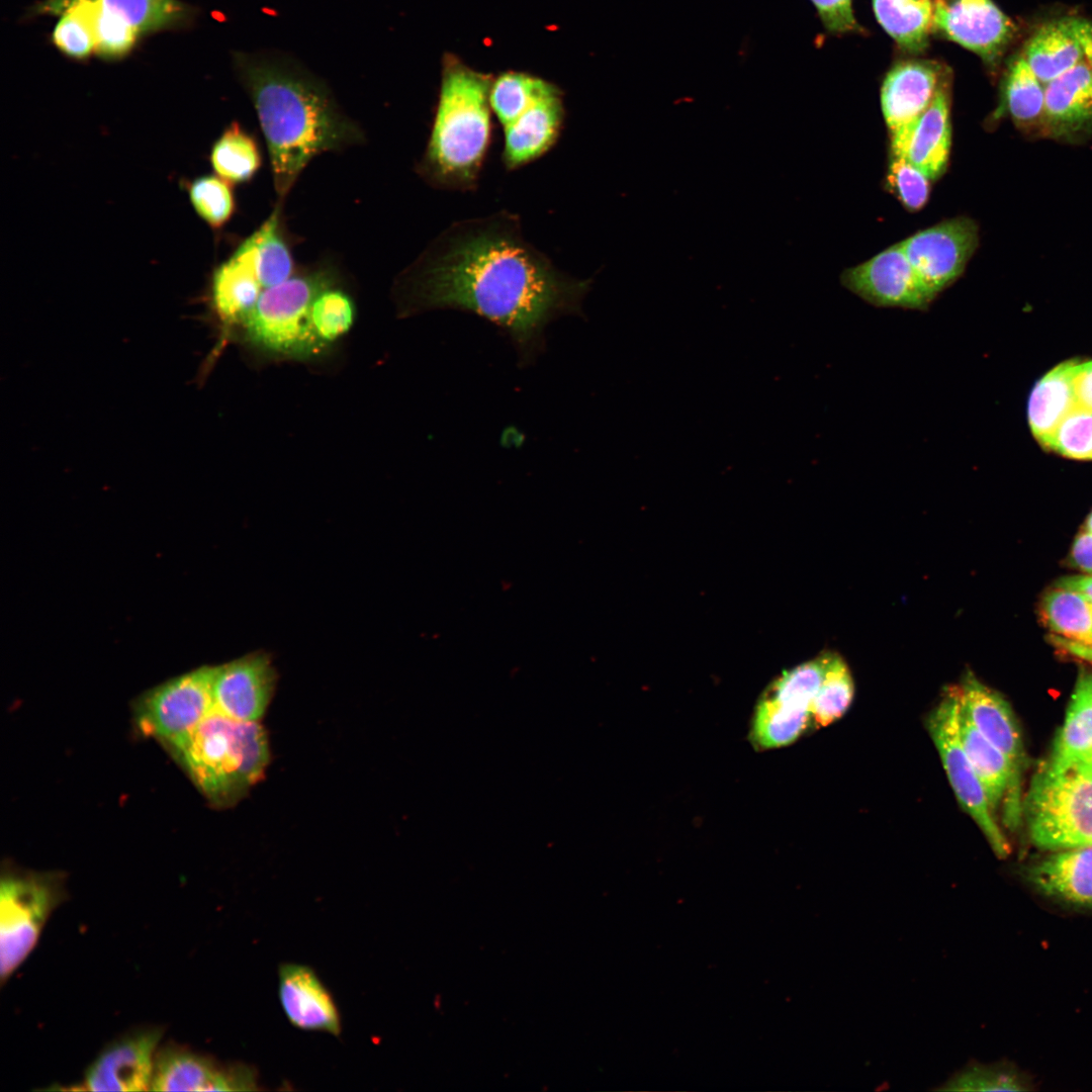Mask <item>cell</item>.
<instances>
[{"label":"cell","instance_id":"cell-4","mask_svg":"<svg viewBox=\"0 0 1092 1092\" xmlns=\"http://www.w3.org/2000/svg\"><path fill=\"white\" fill-rule=\"evenodd\" d=\"M167 749L215 807H232L259 782L269 762L263 726L212 710L186 737Z\"/></svg>","mask_w":1092,"mask_h":1092},{"label":"cell","instance_id":"cell-8","mask_svg":"<svg viewBox=\"0 0 1092 1092\" xmlns=\"http://www.w3.org/2000/svg\"><path fill=\"white\" fill-rule=\"evenodd\" d=\"M960 710V687L949 686L930 712L926 727L962 808L980 827L994 852L1005 857L1010 851L1008 840L994 819L982 784L962 745Z\"/></svg>","mask_w":1092,"mask_h":1092},{"label":"cell","instance_id":"cell-2","mask_svg":"<svg viewBox=\"0 0 1092 1092\" xmlns=\"http://www.w3.org/2000/svg\"><path fill=\"white\" fill-rule=\"evenodd\" d=\"M234 64L256 110L281 200L315 156L363 141L327 85L292 60L236 52Z\"/></svg>","mask_w":1092,"mask_h":1092},{"label":"cell","instance_id":"cell-7","mask_svg":"<svg viewBox=\"0 0 1092 1092\" xmlns=\"http://www.w3.org/2000/svg\"><path fill=\"white\" fill-rule=\"evenodd\" d=\"M65 876L5 867L0 881V981L3 986L36 945L65 901Z\"/></svg>","mask_w":1092,"mask_h":1092},{"label":"cell","instance_id":"cell-20","mask_svg":"<svg viewBox=\"0 0 1092 1092\" xmlns=\"http://www.w3.org/2000/svg\"><path fill=\"white\" fill-rule=\"evenodd\" d=\"M1092 136V70L1083 60L1044 85V138L1077 145Z\"/></svg>","mask_w":1092,"mask_h":1092},{"label":"cell","instance_id":"cell-50","mask_svg":"<svg viewBox=\"0 0 1092 1092\" xmlns=\"http://www.w3.org/2000/svg\"><path fill=\"white\" fill-rule=\"evenodd\" d=\"M1084 531H1086V532H1089V533H1092V512H1091V514H1090V515L1088 516V518H1087V520H1086V522H1085V525H1084Z\"/></svg>","mask_w":1092,"mask_h":1092},{"label":"cell","instance_id":"cell-5","mask_svg":"<svg viewBox=\"0 0 1092 1092\" xmlns=\"http://www.w3.org/2000/svg\"><path fill=\"white\" fill-rule=\"evenodd\" d=\"M1023 810L1037 847L1058 851L1092 845V768L1045 763L1033 777Z\"/></svg>","mask_w":1092,"mask_h":1092},{"label":"cell","instance_id":"cell-34","mask_svg":"<svg viewBox=\"0 0 1092 1092\" xmlns=\"http://www.w3.org/2000/svg\"><path fill=\"white\" fill-rule=\"evenodd\" d=\"M830 651L785 670L761 696L792 710L809 711L826 670Z\"/></svg>","mask_w":1092,"mask_h":1092},{"label":"cell","instance_id":"cell-21","mask_svg":"<svg viewBox=\"0 0 1092 1092\" xmlns=\"http://www.w3.org/2000/svg\"><path fill=\"white\" fill-rule=\"evenodd\" d=\"M278 998L292 1026L305 1031H321L336 1036L341 1034L338 1006L310 967L294 963L280 965Z\"/></svg>","mask_w":1092,"mask_h":1092},{"label":"cell","instance_id":"cell-43","mask_svg":"<svg viewBox=\"0 0 1092 1092\" xmlns=\"http://www.w3.org/2000/svg\"><path fill=\"white\" fill-rule=\"evenodd\" d=\"M888 180L907 209L916 211L926 204L931 180L906 160L892 157Z\"/></svg>","mask_w":1092,"mask_h":1092},{"label":"cell","instance_id":"cell-25","mask_svg":"<svg viewBox=\"0 0 1092 1092\" xmlns=\"http://www.w3.org/2000/svg\"><path fill=\"white\" fill-rule=\"evenodd\" d=\"M1076 362L1057 365L1033 386L1028 399V424L1045 448L1060 424L1078 408L1073 386Z\"/></svg>","mask_w":1092,"mask_h":1092},{"label":"cell","instance_id":"cell-39","mask_svg":"<svg viewBox=\"0 0 1092 1092\" xmlns=\"http://www.w3.org/2000/svg\"><path fill=\"white\" fill-rule=\"evenodd\" d=\"M187 189L194 210L212 229L222 228L233 216L236 200L231 183L224 179L201 176L189 183Z\"/></svg>","mask_w":1092,"mask_h":1092},{"label":"cell","instance_id":"cell-3","mask_svg":"<svg viewBox=\"0 0 1092 1092\" xmlns=\"http://www.w3.org/2000/svg\"><path fill=\"white\" fill-rule=\"evenodd\" d=\"M490 75L446 59L429 140L416 171L430 186L474 191L491 144Z\"/></svg>","mask_w":1092,"mask_h":1092},{"label":"cell","instance_id":"cell-14","mask_svg":"<svg viewBox=\"0 0 1092 1092\" xmlns=\"http://www.w3.org/2000/svg\"><path fill=\"white\" fill-rule=\"evenodd\" d=\"M841 283L878 307L926 310L935 297L914 271L899 243L846 269Z\"/></svg>","mask_w":1092,"mask_h":1092},{"label":"cell","instance_id":"cell-18","mask_svg":"<svg viewBox=\"0 0 1092 1092\" xmlns=\"http://www.w3.org/2000/svg\"><path fill=\"white\" fill-rule=\"evenodd\" d=\"M951 72L944 76L930 105L905 129L891 134V154L906 160L930 180L945 170L951 145Z\"/></svg>","mask_w":1092,"mask_h":1092},{"label":"cell","instance_id":"cell-35","mask_svg":"<svg viewBox=\"0 0 1092 1092\" xmlns=\"http://www.w3.org/2000/svg\"><path fill=\"white\" fill-rule=\"evenodd\" d=\"M853 694L847 664L839 654L830 652L823 680L810 707L812 720L819 727L833 723L847 711Z\"/></svg>","mask_w":1092,"mask_h":1092},{"label":"cell","instance_id":"cell-49","mask_svg":"<svg viewBox=\"0 0 1092 1092\" xmlns=\"http://www.w3.org/2000/svg\"><path fill=\"white\" fill-rule=\"evenodd\" d=\"M1056 585L1076 590L1092 603V575H1076L1061 578Z\"/></svg>","mask_w":1092,"mask_h":1092},{"label":"cell","instance_id":"cell-32","mask_svg":"<svg viewBox=\"0 0 1092 1092\" xmlns=\"http://www.w3.org/2000/svg\"><path fill=\"white\" fill-rule=\"evenodd\" d=\"M280 206L248 237L258 279L264 289L292 276L293 259L279 230Z\"/></svg>","mask_w":1092,"mask_h":1092},{"label":"cell","instance_id":"cell-12","mask_svg":"<svg viewBox=\"0 0 1092 1092\" xmlns=\"http://www.w3.org/2000/svg\"><path fill=\"white\" fill-rule=\"evenodd\" d=\"M932 31L996 69L1017 27L993 0H933Z\"/></svg>","mask_w":1092,"mask_h":1092},{"label":"cell","instance_id":"cell-48","mask_svg":"<svg viewBox=\"0 0 1092 1092\" xmlns=\"http://www.w3.org/2000/svg\"><path fill=\"white\" fill-rule=\"evenodd\" d=\"M1052 642L1066 653L1092 663V643L1084 644L1052 635Z\"/></svg>","mask_w":1092,"mask_h":1092},{"label":"cell","instance_id":"cell-31","mask_svg":"<svg viewBox=\"0 0 1092 1092\" xmlns=\"http://www.w3.org/2000/svg\"><path fill=\"white\" fill-rule=\"evenodd\" d=\"M210 163L217 176L231 184L250 181L262 165L255 139L238 122H232L211 148Z\"/></svg>","mask_w":1092,"mask_h":1092},{"label":"cell","instance_id":"cell-41","mask_svg":"<svg viewBox=\"0 0 1092 1092\" xmlns=\"http://www.w3.org/2000/svg\"><path fill=\"white\" fill-rule=\"evenodd\" d=\"M93 1L95 53L112 59L126 55L140 33L123 18L103 8L97 0Z\"/></svg>","mask_w":1092,"mask_h":1092},{"label":"cell","instance_id":"cell-13","mask_svg":"<svg viewBox=\"0 0 1092 1092\" xmlns=\"http://www.w3.org/2000/svg\"><path fill=\"white\" fill-rule=\"evenodd\" d=\"M564 121L563 94L544 80L526 103L498 121L504 134L505 169H520L546 155L557 144Z\"/></svg>","mask_w":1092,"mask_h":1092},{"label":"cell","instance_id":"cell-40","mask_svg":"<svg viewBox=\"0 0 1092 1092\" xmlns=\"http://www.w3.org/2000/svg\"><path fill=\"white\" fill-rule=\"evenodd\" d=\"M937 1090L946 1091H1022L1025 1083L1011 1069L997 1065L970 1063Z\"/></svg>","mask_w":1092,"mask_h":1092},{"label":"cell","instance_id":"cell-11","mask_svg":"<svg viewBox=\"0 0 1092 1092\" xmlns=\"http://www.w3.org/2000/svg\"><path fill=\"white\" fill-rule=\"evenodd\" d=\"M899 245L936 298L963 274L979 245V229L969 217H956L922 230Z\"/></svg>","mask_w":1092,"mask_h":1092},{"label":"cell","instance_id":"cell-9","mask_svg":"<svg viewBox=\"0 0 1092 1092\" xmlns=\"http://www.w3.org/2000/svg\"><path fill=\"white\" fill-rule=\"evenodd\" d=\"M213 666H201L148 691L134 715L140 732L168 747L192 732L213 710Z\"/></svg>","mask_w":1092,"mask_h":1092},{"label":"cell","instance_id":"cell-1","mask_svg":"<svg viewBox=\"0 0 1092 1092\" xmlns=\"http://www.w3.org/2000/svg\"><path fill=\"white\" fill-rule=\"evenodd\" d=\"M593 283L558 269L526 240L520 216L499 210L446 228L400 275L396 291L404 315L456 309L485 320L526 367L544 351L549 324L583 315Z\"/></svg>","mask_w":1092,"mask_h":1092},{"label":"cell","instance_id":"cell-15","mask_svg":"<svg viewBox=\"0 0 1092 1092\" xmlns=\"http://www.w3.org/2000/svg\"><path fill=\"white\" fill-rule=\"evenodd\" d=\"M257 1071L244 1063H221L184 1045L159 1048L151 1091H253Z\"/></svg>","mask_w":1092,"mask_h":1092},{"label":"cell","instance_id":"cell-44","mask_svg":"<svg viewBox=\"0 0 1092 1092\" xmlns=\"http://www.w3.org/2000/svg\"><path fill=\"white\" fill-rule=\"evenodd\" d=\"M817 10L827 31L833 34L859 32L861 27L856 21L852 0H810Z\"/></svg>","mask_w":1092,"mask_h":1092},{"label":"cell","instance_id":"cell-23","mask_svg":"<svg viewBox=\"0 0 1092 1092\" xmlns=\"http://www.w3.org/2000/svg\"><path fill=\"white\" fill-rule=\"evenodd\" d=\"M263 287L258 279L248 238L220 264L211 278L210 297L224 324L243 323L256 305Z\"/></svg>","mask_w":1092,"mask_h":1092},{"label":"cell","instance_id":"cell-24","mask_svg":"<svg viewBox=\"0 0 1092 1092\" xmlns=\"http://www.w3.org/2000/svg\"><path fill=\"white\" fill-rule=\"evenodd\" d=\"M1001 89L1002 112L1027 138L1044 139V85L1021 53L1008 61Z\"/></svg>","mask_w":1092,"mask_h":1092},{"label":"cell","instance_id":"cell-38","mask_svg":"<svg viewBox=\"0 0 1092 1092\" xmlns=\"http://www.w3.org/2000/svg\"><path fill=\"white\" fill-rule=\"evenodd\" d=\"M49 13L61 16L53 31V40L63 53L83 59L95 52L92 24L80 3L75 0L62 1L53 5Z\"/></svg>","mask_w":1092,"mask_h":1092},{"label":"cell","instance_id":"cell-27","mask_svg":"<svg viewBox=\"0 0 1092 1092\" xmlns=\"http://www.w3.org/2000/svg\"><path fill=\"white\" fill-rule=\"evenodd\" d=\"M1050 765L1092 768V674L1081 671L1056 739Z\"/></svg>","mask_w":1092,"mask_h":1092},{"label":"cell","instance_id":"cell-19","mask_svg":"<svg viewBox=\"0 0 1092 1092\" xmlns=\"http://www.w3.org/2000/svg\"><path fill=\"white\" fill-rule=\"evenodd\" d=\"M948 68L931 60L896 63L881 87V107L890 135L905 129L932 102Z\"/></svg>","mask_w":1092,"mask_h":1092},{"label":"cell","instance_id":"cell-17","mask_svg":"<svg viewBox=\"0 0 1092 1092\" xmlns=\"http://www.w3.org/2000/svg\"><path fill=\"white\" fill-rule=\"evenodd\" d=\"M276 681L272 659L262 651L213 666V709L239 721H258L273 697Z\"/></svg>","mask_w":1092,"mask_h":1092},{"label":"cell","instance_id":"cell-30","mask_svg":"<svg viewBox=\"0 0 1092 1092\" xmlns=\"http://www.w3.org/2000/svg\"><path fill=\"white\" fill-rule=\"evenodd\" d=\"M1044 625L1059 637L1092 643V603L1080 593L1056 585L1040 603Z\"/></svg>","mask_w":1092,"mask_h":1092},{"label":"cell","instance_id":"cell-33","mask_svg":"<svg viewBox=\"0 0 1092 1092\" xmlns=\"http://www.w3.org/2000/svg\"><path fill=\"white\" fill-rule=\"evenodd\" d=\"M812 720L811 713L784 708L760 698L752 720V743L760 749H771L794 742Z\"/></svg>","mask_w":1092,"mask_h":1092},{"label":"cell","instance_id":"cell-22","mask_svg":"<svg viewBox=\"0 0 1092 1092\" xmlns=\"http://www.w3.org/2000/svg\"><path fill=\"white\" fill-rule=\"evenodd\" d=\"M1027 876L1045 896L1092 908V845L1055 851L1034 863Z\"/></svg>","mask_w":1092,"mask_h":1092},{"label":"cell","instance_id":"cell-6","mask_svg":"<svg viewBox=\"0 0 1092 1092\" xmlns=\"http://www.w3.org/2000/svg\"><path fill=\"white\" fill-rule=\"evenodd\" d=\"M334 285L326 270L291 276L262 291L243 322L246 339L258 349L277 356L307 358L325 347L310 322L315 296Z\"/></svg>","mask_w":1092,"mask_h":1092},{"label":"cell","instance_id":"cell-16","mask_svg":"<svg viewBox=\"0 0 1092 1092\" xmlns=\"http://www.w3.org/2000/svg\"><path fill=\"white\" fill-rule=\"evenodd\" d=\"M164 1028L140 1027L108 1043L85 1072L89 1091L151 1090L156 1056Z\"/></svg>","mask_w":1092,"mask_h":1092},{"label":"cell","instance_id":"cell-46","mask_svg":"<svg viewBox=\"0 0 1092 1092\" xmlns=\"http://www.w3.org/2000/svg\"><path fill=\"white\" fill-rule=\"evenodd\" d=\"M1070 560L1075 567L1092 575V533L1084 531L1077 536Z\"/></svg>","mask_w":1092,"mask_h":1092},{"label":"cell","instance_id":"cell-28","mask_svg":"<svg viewBox=\"0 0 1092 1092\" xmlns=\"http://www.w3.org/2000/svg\"><path fill=\"white\" fill-rule=\"evenodd\" d=\"M876 18L900 49L920 54L932 31V0H872Z\"/></svg>","mask_w":1092,"mask_h":1092},{"label":"cell","instance_id":"cell-29","mask_svg":"<svg viewBox=\"0 0 1092 1092\" xmlns=\"http://www.w3.org/2000/svg\"><path fill=\"white\" fill-rule=\"evenodd\" d=\"M960 735L965 752L995 813L1009 787V763L1003 753L976 728L962 707Z\"/></svg>","mask_w":1092,"mask_h":1092},{"label":"cell","instance_id":"cell-26","mask_svg":"<svg viewBox=\"0 0 1092 1092\" xmlns=\"http://www.w3.org/2000/svg\"><path fill=\"white\" fill-rule=\"evenodd\" d=\"M1021 54L1043 85L1084 60L1069 16L1038 26L1026 40Z\"/></svg>","mask_w":1092,"mask_h":1092},{"label":"cell","instance_id":"cell-47","mask_svg":"<svg viewBox=\"0 0 1092 1092\" xmlns=\"http://www.w3.org/2000/svg\"><path fill=\"white\" fill-rule=\"evenodd\" d=\"M1072 24L1084 61L1092 70V22L1082 17H1072Z\"/></svg>","mask_w":1092,"mask_h":1092},{"label":"cell","instance_id":"cell-37","mask_svg":"<svg viewBox=\"0 0 1092 1092\" xmlns=\"http://www.w3.org/2000/svg\"><path fill=\"white\" fill-rule=\"evenodd\" d=\"M355 318L352 298L333 285L322 290L310 307V322L314 334L324 347L345 335Z\"/></svg>","mask_w":1092,"mask_h":1092},{"label":"cell","instance_id":"cell-42","mask_svg":"<svg viewBox=\"0 0 1092 1092\" xmlns=\"http://www.w3.org/2000/svg\"><path fill=\"white\" fill-rule=\"evenodd\" d=\"M1049 449L1078 460H1092V413L1075 410L1056 430Z\"/></svg>","mask_w":1092,"mask_h":1092},{"label":"cell","instance_id":"cell-10","mask_svg":"<svg viewBox=\"0 0 1092 1092\" xmlns=\"http://www.w3.org/2000/svg\"><path fill=\"white\" fill-rule=\"evenodd\" d=\"M960 687L961 707L976 728L1006 757L1010 783L1004 797V821L1014 829L1020 818V783L1025 761L1017 720L1008 702L968 670Z\"/></svg>","mask_w":1092,"mask_h":1092},{"label":"cell","instance_id":"cell-36","mask_svg":"<svg viewBox=\"0 0 1092 1092\" xmlns=\"http://www.w3.org/2000/svg\"><path fill=\"white\" fill-rule=\"evenodd\" d=\"M101 6L120 16L139 33L155 31L182 21L187 7L178 0H97Z\"/></svg>","mask_w":1092,"mask_h":1092},{"label":"cell","instance_id":"cell-45","mask_svg":"<svg viewBox=\"0 0 1092 1092\" xmlns=\"http://www.w3.org/2000/svg\"><path fill=\"white\" fill-rule=\"evenodd\" d=\"M1073 386L1078 408L1092 413V361L1076 363Z\"/></svg>","mask_w":1092,"mask_h":1092}]
</instances>
